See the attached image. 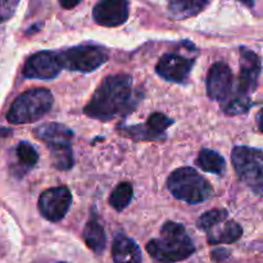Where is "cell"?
Returning <instances> with one entry per match:
<instances>
[{"label": "cell", "instance_id": "14", "mask_svg": "<svg viewBox=\"0 0 263 263\" xmlns=\"http://www.w3.org/2000/svg\"><path fill=\"white\" fill-rule=\"evenodd\" d=\"M112 256L115 263H141V252L138 244L127 236H116L112 246Z\"/></svg>", "mask_w": 263, "mask_h": 263}, {"label": "cell", "instance_id": "22", "mask_svg": "<svg viewBox=\"0 0 263 263\" xmlns=\"http://www.w3.org/2000/svg\"><path fill=\"white\" fill-rule=\"evenodd\" d=\"M226 218H228V212L225 210L208 211V212H205L204 215L199 217V220H198V228L204 231H208L213 226L217 225V223L225 221Z\"/></svg>", "mask_w": 263, "mask_h": 263}, {"label": "cell", "instance_id": "28", "mask_svg": "<svg viewBox=\"0 0 263 263\" xmlns=\"http://www.w3.org/2000/svg\"><path fill=\"white\" fill-rule=\"evenodd\" d=\"M241 3H244V4L249 5V7H253L254 5V0H240Z\"/></svg>", "mask_w": 263, "mask_h": 263}, {"label": "cell", "instance_id": "20", "mask_svg": "<svg viewBox=\"0 0 263 263\" xmlns=\"http://www.w3.org/2000/svg\"><path fill=\"white\" fill-rule=\"evenodd\" d=\"M251 107V100L249 97L240 94H234L229 97L226 102H223V110L229 116H238L241 113H246Z\"/></svg>", "mask_w": 263, "mask_h": 263}, {"label": "cell", "instance_id": "9", "mask_svg": "<svg viewBox=\"0 0 263 263\" xmlns=\"http://www.w3.org/2000/svg\"><path fill=\"white\" fill-rule=\"evenodd\" d=\"M234 74L230 67L223 62H217L210 68L207 76V94L216 102H226L231 95Z\"/></svg>", "mask_w": 263, "mask_h": 263}, {"label": "cell", "instance_id": "4", "mask_svg": "<svg viewBox=\"0 0 263 263\" xmlns=\"http://www.w3.org/2000/svg\"><path fill=\"white\" fill-rule=\"evenodd\" d=\"M53 107L50 90L31 89L22 92L10 105L7 118L10 123H31L43 118Z\"/></svg>", "mask_w": 263, "mask_h": 263}, {"label": "cell", "instance_id": "26", "mask_svg": "<svg viewBox=\"0 0 263 263\" xmlns=\"http://www.w3.org/2000/svg\"><path fill=\"white\" fill-rule=\"evenodd\" d=\"M230 256V252L228 251V249H216V251H213L212 253H211V257H212L213 261L216 262H222V261H226V258Z\"/></svg>", "mask_w": 263, "mask_h": 263}, {"label": "cell", "instance_id": "29", "mask_svg": "<svg viewBox=\"0 0 263 263\" xmlns=\"http://www.w3.org/2000/svg\"><path fill=\"white\" fill-rule=\"evenodd\" d=\"M61 263H64V262H61Z\"/></svg>", "mask_w": 263, "mask_h": 263}, {"label": "cell", "instance_id": "7", "mask_svg": "<svg viewBox=\"0 0 263 263\" xmlns=\"http://www.w3.org/2000/svg\"><path fill=\"white\" fill-rule=\"evenodd\" d=\"M72 195L68 187L58 186L45 190L39 198L40 213L51 222H58L68 212Z\"/></svg>", "mask_w": 263, "mask_h": 263}, {"label": "cell", "instance_id": "24", "mask_svg": "<svg viewBox=\"0 0 263 263\" xmlns=\"http://www.w3.org/2000/svg\"><path fill=\"white\" fill-rule=\"evenodd\" d=\"M51 157H53L54 167L58 170H69L73 164L71 146L69 148L51 149Z\"/></svg>", "mask_w": 263, "mask_h": 263}, {"label": "cell", "instance_id": "10", "mask_svg": "<svg viewBox=\"0 0 263 263\" xmlns=\"http://www.w3.org/2000/svg\"><path fill=\"white\" fill-rule=\"evenodd\" d=\"M261 74V59L254 51L247 48L240 50V73L238 80L236 94L249 97L257 89Z\"/></svg>", "mask_w": 263, "mask_h": 263}, {"label": "cell", "instance_id": "6", "mask_svg": "<svg viewBox=\"0 0 263 263\" xmlns=\"http://www.w3.org/2000/svg\"><path fill=\"white\" fill-rule=\"evenodd\" d=\"M57 54L62 68L69 71L92 72L108 61V51L102 46L92 44H82Z\"/></svg>", "mask_w": 263, "mask_h": 263}, {"label": "cell", "instance_id": "3", "mask_svg": "<svg viewBox=\"0 0 263 263\" xmlns=\"http://www.w3.org/2000/svg\"><path fill=\"white\" fill-rule=\"evenodd\" d=\"M167 187L176 199L198 204L210 199L213 187L210 182L192 167H182L170 175Z\"/></svg>", "mask_w": 263, "mask_h": 263}, {"label": "cell", "instance_id": "21", "mask_svg": "<svg viewBox=\"0 0 263 263\" xmlns=\"http://www.w3.org/2000/svg\"><path fill=\"white\" fill-rule=\"evenodd\" d=\"M174 123V120L164 116L163 113H153L146 121V127L157 136L158 140L164 138V131Z\"/></svg>", "mask_w": 263, "mask_h": 263}, {"label": "cell", "instance_id": "27", "mask_svg": "<svg viewBox=\"0 0 263 263\" xmlns=\"http://www.w3.org/2000/svg\"><path fill=\"white\" fill-rule=\"evenodd\" d=\"M59 3H61V5L64 9H72L76 5H79L81 0H59Z\"/></svg>", "mask_w": 263, "mask_h": 263}, {"label": "cell", "instance_id": "5", "mask_svg": "<svg viewBox=\"0 0 263 263\" xmlns=\"http://www.w3.org/2000/svg\"><path fill=\"white\" fill-rule=\"evenodd\" d=\"M231 161L239 179L256 194H261L263 189V156L261 149L235 146L231 153Z\"/></svg>", "mask_w": 263, "mask_h": 263}, {"label": "cell", "instance_id": "16", "mask_svg": "<svg viewBox=\"0 0 263 263\" xmlns=\"http://www.w3.org/2000/svg\"><path fill=\"white\" fill-rule=\"evenodd\" d=\"M208 5V0H170L168 13L174 20H186L199 14Z\"/></svg>", "mask_w": 263, "mask_h": 263}, {"label": "cell", "instance_id": "25", "mask_svg": "<svg viewBox=\"0 0 263 263\" xmlns=\"http://www.w3.org/2000/svg\"><path fill=\"white\" fill-rule=\"evenodd\" d=\"M20 0H0V23L13 17Z\"/></svg>", "mask_w": 263, "mask_h": 263}, {"label": "cell", "instance_id": "17", "mask_svg": "<svg viewBox=\"0 0 263 263\" xmlns=\"http://www.w3.org/2000/svg\"><path fill=\"white\" fill-rule=\"evenodd\" d=\"M84 239L86 246L95 253L100 254L104 252L105 244H107V238H105L104 229L102 223L97 218V216H92L87 221L86 226L84 229Z\"/></svg>", "mask_w": 263, "mask_h": 263}, {"label": "cell", "instance_id": "2", "mask_svg": "<svg viewBox=\"0 0 263 263\" xmlns=\"http://www.w3.org/2000/svg\"><path fill=\"white\" fill-rule=\"evenodd\" d=\"M192 239L181 223H164L161 229V238L153 239L146 244V252L152 258L161 263H174L186 259L194 253Z\"/></svg>", "mask_w": 263, "mask_h": 263}, {"label": "cell", "instance_id": "15", "mask_svg": "<svg viewBox=\"0 0 263 263\" xmlns=\"http://www.w3.org/2000/svg\"><path fill=\"white\" fill-rule=\"evenodd\" d=\"M210 244H231L243 235V229L234 221H222L207 231Z\"/></svg>", "mask_w": 263, "mask_h": 263}, {"label": "cell", "instance_id": "1", "mask_svg": "<svg viewBox=\"0 0 263 263\" xmlns=\"http://www.w3.org/2000/svg\"><path fill=\"white\" fill-rule=\"evenodd\" d=\"M133 79L118 73L103 80L85 107V115L100 121H109L128 110L133 102Z\"/></svg>", "mask_w": 263, "mask_h": 263}, {"label": "cell", "instance_id": "12", "mask_svg": "<svg viewBox=\"0 0 263 263\" xmlns=\"http://www.w3.org/2000/svg\"><path fill=\"white\" fill-rule=\"evenodd\" d=\"M194 59L186 58L180 54H164L158 61L156 66V71L162 79L171 82L181 84L187 80L190 72H192Z\"/></svg>", "mask_w": 263, "mask_h": 263}, {"label": "cell", "instance_id": "23", "mask_svg": "<svg viewBox=\"0 0 263 263\" xmlns=\"http://www.w3.org/2000/svg\"><path fill=\"white\" fill-rule=\"evenodd\" d=\"M18 159L22 164L27 167H33L39 161V154L36 149L27 141H21L15 149Z\"/></svg>", "mask_w": 263, "mask_h": 263}, {"label": "cell", "instance_id": "13", "mask_svg": "<svg viewBox=\"0 0 263 263\" xmlns=\"http://www.w3.org/2000/svg\"><path fill=\"white\" fill-rule=\"evenodd\" d=\"M33 135L51 149L69 148L73 133L67 126L57 122L43 123L33 130Z\"/></svg>", "mask_w": 263, "mask_h": 263}, {"label": "cell", "instance_id": "8", "mask_svg": "<svg viewBox=\"0 0 263 263\" xmlns=\"http://www.w3.org/2000/svg\"><path fill=\"white\" fill-rule=\"evenodd\" d=\"M62 71L58 54L53 51H39L26 61L23 76L27 79L51 80L55 79Z\"/></svg>", "mask_w": 263, "mask_h": 263}, {"label": "cell", "instance_id": "18", "mask_svg": "<svg viewBox=\"0 0 263 263\" xmlns=\"http://www.w3.org/2000/svg\"><path fill=\"white\" fill-rule=\"evenodd\" d=\"M195 163H197L199 168H202L205 172H210V174L223 175L226 170V163L223 157L218 154L217 152L211 151V149L200 151Z\"/></svg>", "mask_w": 263, "mask_h": 263}, {"label": "cell", "instance_id": "11", "mask_svg": "<svg viewBox=\"0 0 263 263\" xmlns=\"http://www.w3.org/2000/svg\"><path fill=\"white\" fill-rule=\"evenodd\" d=\"M128 13L127 0H100L92 9V17L98 25L116 27L127 21Z\"/></svg>", "mask_w": 263, "mask_h": 263}, {"label": "cell", "instance_id": "19", "mask_svg": "<svg viewBox=\"0 0 263 263\" xmlns=\"http://www.w3.org/2000/svg\"><path fill=\"white\" fill-rule=\"evenodd\" d=\"M134 190L131 184L128 182H121L117 185L115 190L112 192L109 197V204L115 208L118 212H122L126 207L131 203L133 200Z\"/></svg>", "mask_w": 263, "mask_h": 263}]
</instances>
